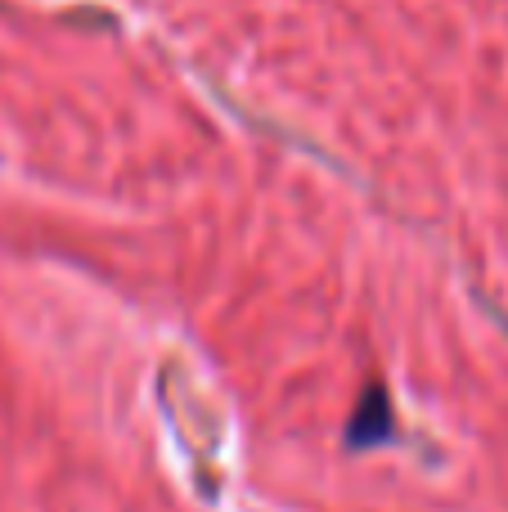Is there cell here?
Masks as SVG:
<instances>
[{
	"mask_svg": "<svg viewBox=\"0 0 508 512\" xmlns=\"http://www.w3.org/2000/svg\"><path fill=\"white\" fill-rule=\"evenodd\" d=\"M387 436H392V418H387V405H383V387H369L365 405H360L356 418H351L347 441L365 450V445H378V441H387Z\"/></svg>",
	"mask_w": 508,
	"mask_h": 512,
	"instance_id": "6da1fadb",
	"label": "cell"
}]
</instances>
